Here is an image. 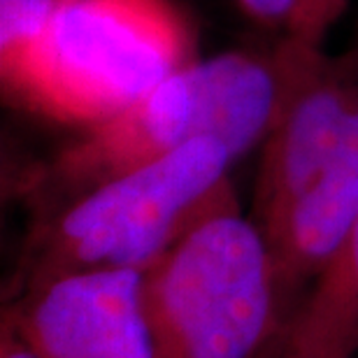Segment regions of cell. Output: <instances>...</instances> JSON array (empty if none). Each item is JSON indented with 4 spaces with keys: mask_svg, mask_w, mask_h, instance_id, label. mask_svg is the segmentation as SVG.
I'll list each match as a JSON object with an SVG mask.
<instances>
[{
    "mask_svg": "<svg viewBox=\"0 0 358 358\" xmlns=\"http://www.w3.org/2000/svg\"><path fill=\"white\" fill-rule=\"evenodd\" d=\"M277 105L272 56L228 52L196 59L124 110L84 128L26 173L21 193L38 214L49 212L200 138L219 140L238 161L266 140Z\"/></svg>",
    "mask_w": 358,
    "mask_h": 358,
    "instance_id": "obj_1",
    "label": "cell"
},
{
    "mask_svg": "<svg viewBox=\"0 0 358 358\" xmlns=\"http://www.w3.org/2000/svg\"><path fill=\"white\" fill-rule=\"evenodd\" d=\"M231 152L200 138L49 212L28 231L5 300L77 272L154 268L200 221L238 200Z\"/></svg>",
    "mask_w": 358,
    "mask_h": 358,
    "instance_id": "obj_2",
    "label": "cell"
},
{
    "mask_svg": "<svg viewBox=\"0 0 358 358\" xmlns=\"http://www.w3.org/2000/svg\"><path fill=\"white\" fill-rule=\"evenodd\" d=\"M193 61L191 28L170 0H59L40 38L0 70L17 105L89 128Z\"/></svg>",
    "mask_w": 358,
    "mask_h": 358,
    "instance_id": "obj_3",
    "label": "cell"
},
{
    "mask_svg": "<svg viewBox=\"0 0 358 358\" xmlns=\"http://www.w3.org/2000/svg\"><path fill=\"white\" fill-rule=\"evenodd\" d=\"M154 358H259L277 331L266 235L238 200L145 272Z\"/></svg>",
    "mask_w": 358,
    "mask_h": 358,
    "instance_id": "obj_4",
    "label": "cell"
},
{
    "mask_svg": "<svg viewBox=\"0 0 358 358\" xmlns=\"http://www.w3.org/2000/svg\"><path fill=\"white\" fill-rule=\"evenodd\" d=\"M270 56L279 105L254 186V224L263 235L331 163L358 117V52L333 59L286 35Z\"/></svg>",
    "mask_w": 358,
    "mask_h": 358,
    "instance_id": "obj_5",
    "label": "cell"
},
{
    "mask_svg": "<svg viewBox=\"0 0 358 358\" xmlns=\"http://www.w3.org/2000/svg\"><path fill=\"white\" fill-rule=\"evenodd\" d=\"M3 314L40 358H154L145 272L56 277L7 298Z\"/></svg>",
    "mask_w": 358,
    "mask_h": 358,
    "instance_id": "obj_6",
    "label": "cell"
},
{
    "mask_svg": "<svg viewBox=\"0 0 358 358\" xmlns=\"http://www.w3.org/2000/svg\"><path fill=\"white\" fill-rule=\"evenodd\" d=\"M358 221V117L321 175L266 235L277 298V328L300 303Z\"/></svg>",
    "mask_w": 358,
    "mask_h": 358,
    "instance_id": "obj_7",
    "label": "cell"
},
{
    "mask_svg": "<svg viewBox=\"0 0 358 358\" xmlns=\"http://www.w3.org/2000/svg\"><path fill=\"white\" fill-rule=\"evenodd\" d=\"M358 352V221L259 358H354Z\"/></svg>",
    "mask_w": 358,
    "mask_h": 358,
    "instance_id": "obj_8",
    "label": "cell"
},
{
    "mask_svg": "<svg viewBox=\"0 0 358 358\" xmlns=\"http://www.w3.org/2000/svg\"><path fill=\"white\" fill-rule=\"evenodd\" d=\"M59 0H0V68L19 61L40 38Z\"/></svg>",
    "mask_w": 358,
    "mask_h": 358,
    "instance_id": "obj_9",
    "label": "cell"
},
{
    "mask_svg": "<svg viewBox=\"0 0 358 358\" xmlns=\"http://www.w3.org/2000/svg\"><path fill=\"white\" fill-rule=\"evenodd\" d=\"M347 5L349 0H298L286 26V35L324 47L326 35L340 21Z\"/></svg>",
    "mask_w": 358,
    "mask_h": 358,
    "instance_id": "obj_10",
    "label": "cell"
},
{
    "mask_svg": "<svg viewBox=\"0 0 358 358\" xmlns=\"http://www.w3.org/2000/svg\"><path fill=\"white\" fill-rule=\"evenodd\" d=\"M298 0H238L249 17L266 26H289Z\"/></svg>",
    "mask_w": 358,
    "mask_h": 358,
    "instance_id": "obj_11",
    "label": "cell"
},
{
    "mask_svg": "<svg viewBox=\"0 0 358 358\" xmlns=\"http://www.w3.org/2000/svg\"><path fill=\"white\" fill-rule=\"evenodd\" d=\"M0 358H40L5 314L0 321Z\"/></svg>",
    "mask_w": 358,
    "mask_h": 358,
    "instance_id": "obj_12",
    "label": "cell"
}]
</instances>
